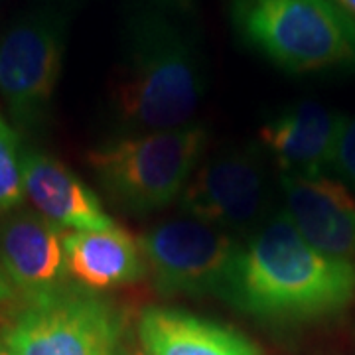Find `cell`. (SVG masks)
<instances>
[{
  "label": "cell",
  "instance_id": "cell-1",
  "mask_svg": "<svg viewBox=\"0 0 355 355\" xmlns=\"http://www.w3.org/2000/svg\"><path fill=\"white\" fill-rule=\"evenodd\" d=\"M207 87L209 62L198 2L125 0L111 83L123 135L190 125Z\"/></svg>",
  "mask_w": 355,
  "mask_h": 355
},
{
  "label": "cell",
  "instance_id": "cell-2",
  "mask_svg": "<svg viewBox=\"0 0 355 355\" xmlns=\"http://www.w3.org/2000/svg\"><path fill=\"white\" fill-rule=\"evenodd\" d=\"M223 298L272 322L336 316L354 302L355 263L316 251L280 211L239 243Z\"/></svg>",
  "mask_w": 355,
  "mask_h": 355
},
{
  "label": "cell",
  "instance_id": "cell-3",
  "mask_svg": "<svg viewBox=\"0 0 355 355\" xmlns=\"http://www.w3.org/2000/svg\"><path fill=\"white\" fill-rule=\"evenodd\" d=\"M209 130L202 123L121 135L87 153V164L114 207L150 216L180 200L202 162Z\"/></svg>",
  "mask_w": 355,
  "mask_h": 355
},
{
  "label": "cell",
  "instance_id": "cell-4",
  "mask_svg": "<svg viewBox=\"0 0 355 355\" xmlns=\"http://www.w3.org/2000/svg\"><path fill=\"white\" fill-rule=\"evenodd\" d=\"M239 38L288 73L355 71V22L331 0H231Z\"/></svg>",
  "mask_w": 355,
  "mask_h": 355
},
{
  "label": "cell",
  "instance_id": "cell-5",
  "mask_svg": "<svg viewBox=\"0 0 355 355\" xmlns=\"http://www.w3.org/2000/svg\"><path fill=\"white\" fill-rule=\"evenodd\" d=\"M76 0H42L0 36V97L24 130L42 127L62 76Z\"/></svg>",
  "mask_w": 355,
  "mask_h": 355
},
{
  "label": "cell",
  "instance_id": "cell-6",
  "mask_svg": "<svg viewBox=\"0 0 355 355\" xmlns=\"http://www.w3.org/2000/svg\"><path fill=\"white\" fill-rule=\"evenodd\" d=\"M0 338L14 355H116L123 318L101 294L65 286L28 302Z\"/></svg>",
  "mask_w": 355,
  "mask_h": 355
},
{
  "label": "cell",
  "instance_id": "cell-7",
  "mask_svg": "<svg viewBox=\"0 0 355 355\" xmlns=\"http://www.w3.org/2000/svg\"><path fill=\"white\" fill-rule=\"evenodd\" d=\"M268 168L261 144H237L202 160L180 196L186 217L211 227L251 235L268 211Z\"/></svg>",
  "mask_w": 355,
  "mask_h": 355
},
{
  "label": "cell",
  "instance_id": "cell-8",
  "mask_svg": "<svg viewBox=\"0 0 355 355\" xmlns=\"http://www.w3.org/2000/svg\"><path fill=\"white\" fill-rule=\"evenodd\" d=\"M239 243L191 217L164 221L139 237L148 279L162 296H223Z\"/></svg>",
  "mask_w": 355,
  "mask_h": 355
},
{
  "label": "cell",
  "instance_id": "cell-9",
  "mask_svg": "<svg viewBox=\"0 0 355 355\" xmlns=\"http://www.w3.org/2000/svg\"><path fill=\"white\" fill-rule=\"evenodd\" d=\"M282 214L322 254L355 263V193L340 180L280 174Z\"/></svg>",
  "mask_w": 355,
  "mask_h": 355
},
{
  "label": "cell",
  "instance_id": "cell-10",
  "mask_svg": "<svg viewBox=\"0 0 355 355\" xmlns=\"http://www.w3.org/2000/svg\"><path fill=\"white\" fill-rule=\"evenodd\" d=\"M64 235L34 209L18 207L0 217V261L26 304L67 286Z\"/></svg>",
  "mask_w": 355,
  "mask_h": 355
},
{
  "label": "cell",
  "instance_id": "cell-11",
  "mask_svg": "<svg viewBox=\"0 0 355 355\" xmlns=\"http://www.w3.org/2000/svg\"><path fill=\"white\" fill-rule=\"evenodd\" d=\"M347 116L316 101L288 105L259 128L261 146L286 176H320L330 168Z\"/></svg>",
  "mask_w": 355,
  "mask_h": 355
},
{
  "label": "cell",
  "instance_id": "cell-12",
  "mask_svg": "<svg viewBox=\"0 0 355 355\" xmlns=\"http://www.w3.org/2000/svg\"><path fill=\"white\" fill-rule=\"evenodd\" d=\"M22 180L34 211L64 231H107L116 225L99 196L51 154L22 148Z\"/></svg>",
  "mask_w": 355,
  "mask_h": 355
},
{
  "label": "cell",
  "instance_id": "cell-13",
  "mask_svg": "<svg viewBox=\"0 0 355 355\" xmlns=\"http://www.w3.org/2000/svg\"><path fill=\"white\" fill-rule=\"evenodd\" d=\"M64 253L67 277L89 292L113 291L148 277L139 239L127 229L65 231Z\"/></svg>",
  "mask_w": 355,
  "mask_h": 355
},
{
  "label": "cell",
  "instance_id": "cell-14",
  "mask_svg": "<svg viewBox=\"0 0 355 355\" xmlns=\"http://www.w3.org/2000/svg\"><path fill=\"white\" fill-rule=\"evenodd\" d=\"M139 342L148 355H263L237 330L162 306L140 312Z\"/></svg>",
  "mask_w": 355,
  "mask_h": 355
},
{
  "label": "cell",
  "instance_id": "cell-15",
  "mask_svg": "<svg viewBox=\"0 0 355 355\" xmlns=\"http://www.w3.org/2000/svg\"><path fill=\"white\" fill-rule=\"evenodd\" d=\"M24 198L20 139L0 113V217L22 207Z\"/></svg>",
  "mask_w": 355,
  "mask_h": 355
},
{
  "label": "cell",
  "instance_id": "cell-16",
  "mask_svg": "<svg viewBox=\"0 0 355 355\" xmlns=\"http://www.w3.org/2000/svg\"><path fill=\"white\" fill-rule=\"evenodd\" d=\"M331 166L338 174L355 186V116H347L342 128V135L336 144V153Z\"/></svg>",
  "mask_w": 355,
  "mask_h": 355
},
{
  "label": "cell",
  "instance_id": "cell-17",
  "mask_svg": "<svg viewBox=\"0 0 355 355\" xmlns=\"http://www.w3.org/2000/svg\"><path fill=\"white\" fill-rule=\"evenodd\" d=\"M16 300H20V296H18L12 280L6 275L4 265L0 261V304H10V302H16Z\"/></svg>",
  "mask_w": 355,
  "mask_h": 355
},
{
  "label": "cell",
  "instance_id": "cell-18",
  "mask_svg": "<svg viewBox=\"0 0 355 355\" xmlns=\"http://www.w3.org/2000/svg\"><path fill=\"white\" fill-rule=\"evenodd\" d=\"M331 2L355 22V0H331Z\"/></svg>",
  "mask_w": 355,
  "mask_h": 355
},
{
  "label": "cell",
  "instance_id": "cell-19",
  "mask_svg": "<svg viewBox=\"0 0 355 355\" xmlns=\"http://www.w3.org/2000/svg\"><path fill=\"white\" fill-rule=\"evenodd\" d=\"M116 355H148L144 349H142V345H135V343H121V347H119V352Z\"/></svg>",
  "mask_w": 355,
  "mask_h": 355
},
{
  "label": "cell",
  "instance_id": "cell-20",
  "mask_svg": "<svg viewBox=\"0 0 355 355\" xmlns=\"http://www.w3.org/2000/svg\"><path fill=\"white\" fill-rule=\"evenodd\" d=\"M0 355H14L12 354V349L6 345V343L2 342V338H0Z\"/></svg>",
  "mask_w": 355,
  "mask_h": 355
}]
</instances>
